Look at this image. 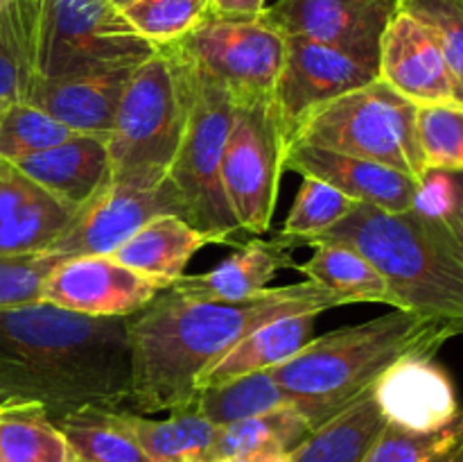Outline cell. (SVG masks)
I'll list each match as a JSON object with an SVG mask.
<instances>
[{
  "instance_id": "obj_10",
  "label": "cell",
  "mask_w": 463,
  "mask_h": 462,
  "mask_svg": "<svg viewBox=\"0 0 463 462\" xmlns=\"http://www.w3.org/2000/svg\"><path fill=\"white\" fill-rule=\"evenodd\" d=\"M283 152L285 139L271 102L235 104L222 159V186L235 222L247 236L269 231Z\"/></svg>"
},
{
  "instance_id": "obj_20",
  "label": "cell",
  "mask_w": 463,
  "mask_h": 462,
  "mask_svg": "<svg viewBox=\"0 0 463 462\" xmlns=\"http://www.w3.org/2000/svg\"><path fill=\"white\" fill-rule=\"evenodd\" d=\"M27 179L71 207L84 208L111 186L107 140L80 134L75 139L12 163Z\"/></svg>"
},
{
  "instance_id": "obj_39",
  "label": "cell",
  "mask_w": 463,
  "mask_h": 462,
  "mask_svg": "<svg viewBox=\"0 0 463 462\" xmlns=\"http://www.w3.org/2000/svg\"><path fill=\"white\" fill-rule=\"evenodd\" d=\"M267 9V0H211L208 14L226 18H256Z\"/></svg>"
},
{
  "instance_id": "obj_23",
  "label": "cell",
  "mask_w": 463,
  "mask_h": 462,
  "mask_svg": "<svg viewBox=\"0 0 463 462\" xmlns=\"http://www.w3.org/2000/svg\"><path fill=\"white\" fill-rule=\"evenodd\" d=\"M317 317L319 315L315 313H306V315L280 317V320L260 326L244 340H240L222 361L208 367L197 379L194 390L226 383V380L253 374V371L271 370V367L289 361L315 340Z\"/></svg>"
},
{
  "instance_id": "obj_27",
  "label": "cell",
  "mask_w": 463,
  "mask_h": 462,
  "mask_svg": "<svg viewBox=\"0 0 463 462\" xmlns=\"http://www.w3.org/2000/svg\"><path fill=\"white\" fill-rule=\"evenodd\" d=\"M122 421L152 462H206L217 430L193 408L172 412L167 419H149L122 408Z\"/></svg>"
},
{
  "instance_id": "obj_13",
  "label": "cell",
  "mask_w": 463,
  "mask_h": 462,
  "mask_svg": "<svg viewBox=\"0 0 463 462\" xmlns=\"http://www.w3.org/2000/svg\"><path fill=\"white\" fill-rule=\"evenodd\" d=\"M161 216L184 217V204L170 179L156 188L111 184L86 204L71 229L50 247L61 256H111L147 222Z\"/></svg>"
},
{
  "instance_id": "obj_43",
  "label": "cell",
  "mask_w": 463,
  "mask_h": 462,
  "mask_svg": "<svg viewBox=\"0 0 463 462\" xmlns=\"http://www.w3.org/2000/svg\"><path fill=\"white\" fill-rule=\"evenodd\" d=\"M5 109H7V102H5V100H0V122H3V116H5Z\"/></svg>"
},
{
  "instance_id": "obj_32",
  "label": "cell",
  "mask_w": 463,
  "mask_h": 462,
  "mask_svg": "<svg viewBox=\"0 0 463 462\" xmlns=\"http://www.w3.org/2000/svg\"><path fill=\"white\" fill-rule=\"evenodd\" d=\"M357 204L360 202L346 197L326 181L317 179V177H303L292 211L276 238L288 249L307 245L310 240L319 238L330 226L342 222Z\"/></svg>"
},
{
  "instance_id": "obj_41",
  "label": "cell",
  "mask_w": 463,
  "mask_h": 462,
  "mask_svg": "<svg viewBox=\"0 0 463 462\" xmlns=\"http://www.w3.org/2000/svg\"><path fill=\"white\" fill-rule=\"evenodd\" d=\"M289 453H253V456H240L229 457L222 462H288Z\"/></svg>"
},
{
  "instance_id": "obj_35",
  "label": "cell",
  "mask_w": 463,
  "mask_h": 462,
  "mask_svg": "<svg viewBox=\"0 0 463 462\" xmlns=\"http://www.w3.org/2000/svg\"><path fill=\"white\" fill-rule=\"evenodd\" d=\"M416 130L428 170L463 172L461 104H423L416 116Z\"/></svg>"
},
{
  "instance_id": "obj_15",
  "label": "cell",
  "mask_w": 463,
  "mask_h": 462,
  "mask_svg": "<svg viewBox=\"0 0 463 462\" xmlns=\"http://www.w3.org/2000/svg\"><path fill=\"white\" fill-rule=\"evenodd\" d=\"M373 397L387 424L407 430H439L463 417L455 383L434 356L398 361L373 385Z\"/></svg>"
},
{
  "instance_id": "obj_28",
  "label": "cell",
  "mask_w": 463,
  "mask_h": 462,
  "mask_svg": "<svg viewBox=\"0 0 463 462\" xmlns=\"http://www.w3.org/2000/svg\"><path fill=\"white\" fill-rule=\"evenodd\" d=\"M310 433L312 426L306 417L297 408L285 406L265 415L217 426L206 462H222L253 453H292Z\"/></svg>"
},
{
  "instance_id": "obj_16",
  "label": "cell",
  "mask_w": 463,
  "mask_h": 462,
  "mask_svg": "<svg viewBox=\"0 0 463 462\" xmlns=\"http://www.w3.org/2000/svg\"><path fill=\"white\" fill-rule=\"evenodd\" d=\"M283 170L317 177L355 202L389 213H407L416 207L420 184L393 168L335 149L307 143H289L283 152Z\"/></svg>"
},
{
  "instance_id": "obj_36",
  "label": "cell",
  "mask_w": 463,
  "mask_h": 462,
  "mask_svg": "<svg viewBox=\"0 0 463 462\" xmlns=\"http://www.w3.org/2000/svg\"><path fill=\"white\" fill-rule=\"evenodd\" d=\"M208 9L211 0H136L122 14L149 43L167 45L203 21Z\"/></svg>"
},
{
  "instance_id": "obj_6",
  "label": "cell",
  "mask_w": 463,
  "mask_h": 462,
  "mask_svg": "<svg viewBox=\"0 0 463 462\" xmlns=\"http://www.w3.org/2000/svg\"><path fill=\"white\" fill-rule=\"evenodd\" d=\"M416 116L419 104L378 77L307 113L289 143L317 145L383 163L420 184L428 166L420 152Z\"/></svg>"
},
{
  "instance_id": "obj_24",
  "label": "cell",
  "mask_w": 463,
  "mask_h": 462,
  "mask_svg": "<svg viewBox=\"0 0 463 462\" xmlns=\"http://www.w3.org/2000/svg\"><path fill=\"white\" fill-rule=\"evenodd\" d=\"M384 424L387 419L371 388L339 415L312 430L289 453L288 462H362Z\"/></svg>"
},
{
  "instance_id": "obj_31",
  "label": "cell",
  "mask_w": 463,
  "mask_h": 462,
  "mask_svg": "<svg viewBox=\"0 0 463 462\" xmlns=\"http://www.w3.org/2000/svg\"><path fill=\"white\" fill-rule=\"evenodd\" d=\"M285 406H289V401L271 379L269 370H262L197 390L190 408L213 426H226Z\"/></svg>"
},
{
  "instance_id": "obj_12",
  "label": "cell",
  "mask_w": 463,
  "mask_h": 462,
  "mask_svg": "<svg viewBox=\"0 0 463 462\" xmlns=\"http://www.w3.org/2000/svg\"><path fill=\"white\" fill-rule=\"evenodd\" d=\"M401 0H276L265 18L283 36H306L378 68L380 45Z\"/></svg>"
},
{
  "instance_id": "obj_2",
  "label": "cell",
  "mask_w": 463,
  "mask_h": 462,
  "mask_svg": "<svg viewBox=\"0 0 463 462\" xmlns=\"http://www.w3.org/2000/svg\"><path fill=\"white\" fill-rule=\"evenodd\" d=\"M129 394L127 317L45 302L0 308V406L41 403L57 421L89 406L120 410Z\"/></svg>"
},
{
  "instance_id": "obj_26",
  "label": "cell",
  "mask_w": 463,
  "mask_h": 462,
  "mask_svg": "<svg viewBox=\"0 0 463 462\" xmlns=\"http://www.w3.org/2000/svg\"><path fill=\"white\" fill-rule=\"evenodd\" d=\"M41 0H12L0 9V100L7 104L30 102L39 77Z\"/></svg>"
},
{
  "instance_id": "obj_45",
  "label": "cell",
  "mask_w": 463,
  "mask_h": 462,
  "mask_svg": "<svg viewBox=\"0 0 463 462\" xmlns=\"http://www.w3.org/2000/svg\"><path fill=\"white\" fill-rule=\"evenodd\" d=\"M455 462H463V451L459 453V457H457V460Z\"/></svg>"
},
{
  "instance_id": "obj_46",
  "label": "cell",
  "mask_w": 463,
  "mask_h": 462,
  "mask_svg": "<svg viewBox=\"0 0 463 462\" xmlns=\"http://www.w3.org/2000/svg\"><path fill=\"white\" fill-rule=\"evenodd\" d=\"M0 462H3V460H0Z\"/></svg>"
},
{
  "instance_id": "obj_38",
  "label": "cell",
  "mask_w": 463,
  "mask_h": 462,
  "mask_svg": "<svg viewBox=\"0 0 463 462\" xmlns=\"http://www.w3.org/2000/svg\"><path fill=\"white\" fill-rule=\"evenodd\" d=\"M63 258L52 252L0 256V308L41 302L43 281Z\"/></svg>"
},
{
  "instance_id": "obj_19",
  "label": "cell",
  "mask_w": 463,
  "mask_h": 462,
  "mask_svg": "<svg viewBox=\"0 0 463 462\" xmlns=\"http://www.w3.org/2000/svg\"><path fill=\"white\" fill-rule=\"evenodd\" d=\"M134 71L136 66L39 80L27 104H34L77 134L107 140Z\"/></svg>"
},
{
  "instance_id": "obj_17",
  "label": "cell",
  "mask_w": 463,
  "mask_h": 462,
  "mask_svg": "<svg viewBox=\"0 0 463 462\" xmlns=\"http://www.w3.org/2000/svg\"><path fill=\"white\" fill-rule=\"evenodd\" d=\"M378 77L419 107L459 104L437 39L402 9L383 36Z\"/></svg>"
},
{
  "instance_id": "obj_5",
  "label": "cell",
  "mask_w": 463,
  "mask_h": 462,
  "mask_svg": "<svg viewBox=\"0 0 463 462\" xmlns=\"http://www.w3.org/2000/svg\"><path fill=\"white\" fill-rule=\"evenodd\" d=\"M190 109L188 66L167 45L131 72L107 139L111 184L156 188L176 157Z\"/></svg>"
},
{
  "instance_id": "obj_34",
  "label": "cell",
  "mask_w": 463,
  "mask_h": 462,
  "mask_svg": "<svg viewBox=\"0 0 463 462\" xmlns=\"http://www.w3.org/2000/svg\"><path fill=\"white\" fill-rule=\"evenodd\" d=\"M80 136L34 104H7L0 122V159L7 163L39 154Z\"/></svg>"
},
{
  "instance_id": "obj_40",
  "label": "cell",
  "mask_w": 463,
  "mask_h": 462,
  "mask_svg": "<svg viewBox=\"0 0 463 462\" xmlns=\"http://www.w3.org/2000/svg\"><path fill=\"white\" fill-rule=\"evenodd\" d=\"M452 175H455L457 184V199L450 216L441 222L443 226H446L448 236L452 238V243L457 245V249H459V254L463 256V172H452Z\"/></svg>"
},
{
  "instance_id": "obj_44",
  "label": "cell",
  "mask_w": 463,
  "mask_h": 462,
  "mask_svg": "<svg viewBox=\"0 0 463 462\" xmlns=\"http://www.w3.org/2000/svg\"><path fill=\"white\" fill-rule=\"evenodd\" d=\"M9 3H12V0H0V9H3L5 5H9Z\"/></svg>"
},
{
  "instance_id": "obj_4",
  "label": "cell",
  "mask_w": 463,
  "mask_h": 462,
  "mask_svg": "<svg viewBox=\"0 0 463 462\" xmlns=\"http://www.w3.org/2000/svg\"><path fill=\"white\" fill-rule=\"evenodd\" d=\"M319 243L348 245L364 254L392 288L398 311L463 326V256L441 220L416 208L389 213L360 202L307 245Z\"/></svg>"
},
{
  "instance_id": "obj_8",
  "label": "cell",
  "mask_w": 463,
  "mask_h": 462,
  "mask_svg": "<svg viewBox=\"0 0 463 462\" xmlns=\"http://www.w3.org/2000/svg\"><path fill=\"white\" fill-rule=\"evenodd\" d=\"M156 45L111 0H41L36 63L41 80L134 68Z\"/></svg>"
},
{
  "instance_id": "obj_18",
  "label": "cell",
  "mask_w": 463,
  "mask_h": 462,
  "mask_svg": "<svg viewBox=\"0 0 463 462\" xmlns=\"http://www.w3.org/2000/svg\"><path fill=\"white\" fill-rule=\"evenodd\" d=\"M80 213L0 159V256L50 252Z\"/></svg>"
},
{
  "instance_id": "obj_33",
  "label": "cell",
  "mask_w": 463,
  "mask_h": 462,
  "mask_svg": "<svg viewBox=\"0 0 463 462\" xmlns=\"http://www.w3.org/2000/svg\"><path fill=\"white\" fill-rule=\"evenodd\" d=\"M463 451V417L439 430L384 424L362 462H455Z\"/></svg>"
},
{
  "instance_id": "obj_22",
  "label": "cell",
  "mask_w": 463,
  "mask_h": 462,
  "mask_svg": "<svg viewBox=\"0 0 463 462\" xmlns=\"http://www.w3.org/2000/svg\"><path fill=\"white\" fill-rule=\"evenodd\" d=\"M211 243L181 216H161L136 231L111 256L147 279L172 285L185 274L190 258Z\"/></svg>"
},
{
  "instance_id": "obj_42",
  "label": "cell",
  "mask_w": 463,
  "mask_h": 462,
  "mask_svg": "<svg viewBox=\"0 0 463 462\" xmlns=\"http://www.w3.org/2000/svg\"><path fill=\"white\" fill-rule=\"evenodd\" d=\"M113 5H116V7H120V9H125V7H129L131 3H136V0H111Z\"/></svg>"
},
{
  "instance_id": "obj_25",
  "label": "cell",
  "mask_w": 463,
  "mask_h": 462,
  "mask_svg": "<svg viewBox=\"0 0 463 462\" xmlns=\"http://www.w3.org/2000/svg\"><path fill=\"white\" fill-rule=\"evenodd\" d=\"M312 256L297 263L294 270L306 274L307 281L339 294L346 303H387L396 308L392 288L373 267V263L357 249L339 243L312 245Z\"/></svg>"
},
{
  "instance_id": "obj_30",
  "label": "cell",
  "mask_w": 463,
  "mask_h": 462,
  "mask_svg": "<svg viewBox=\"0 0 463 462\" xmlns=\"http://www.w3.org/2000/svg\"><path fill=\"white\" fill-rule=\"evenodd\" d=\"M77 462H152L136 444L120 410L89 406L57 419Z\"/></svg>"
},
{
  "instance_id": "obj_21",
  "label": "cell",
  "mask_w": 463,
  "mask_h": 462,
  "mask_svg": "<svg viewBox=\"0 0 463 462\" xmlns=\"http://www.w3.org/2000/svg\"><path fill=\"white\" fill-rule=\"evenodd\" d=\"M292 249L274 240H244L235 254L203 274L181 276L167 285L172 293L188 299H215V302H238L262 293L280 270L294 267Z\"/></svg>"
},
{
  "instance_id": "obj_29",
  "label": "cell",
  "mask_w": 463,
  "mask_h": 462,
  "mask_svg": "<svg viewBox=\"0 0 463 462\" xmlns=\"http://www.w3.org/2000/svg\"><path fill=\"white\" fill-rule=\"evenodd\" d=\"M0 460L77 462V457L66 435L41 403H3Z\"/></svg>"
},
{
  "instance_id": "obj_7",
  "label": "cell",
  "mask_w": 463,
  "mask_h": 462,
  "mask_svg": "<svg viewBox=\"0 0 463 462\" xmlns=\"http://www.w3.org/2000/svg\"><path fill=\"white\" fill-rule=\"evenodd\" d=\"M185 66L190 77L188 122L165 179L179 193L188 225L213 243H238L249 236L235 222L222 186V159L233 122V98L215 77L188 62Z\"/></svg>"
},
{
  "instance_id": "obj_37",
  "label": "cell",
  "mask_w": 463,
  "mask_h": 462,
  "mask_svg": "<svg viewBox=\"0 0 463 462\" xmlns=\"http://www.w3.org/2000/svg\"><path fill=\"white\" fill-rule=\"evenodd\" d=\"M401 9L437 39L463 107V0H401Z\"/></svg>"
},
{
  "instance_id": "obj_1",
  "label": "cell",
  "mask_w": 463,
  "mask_h": 462,
  "mask_svg": "<svg viewBox=\"0 0 463 462\" xmlns=\"http://www.w3.org/2000/svg\"><path fill=\"white\" fill-rule=\"evenodd\" d=\"M348 306L312 281L265 288L238 302L188 299L161 290L127 317L131 349V412H179L193 406L199 376L240 340L280 317L321 315Z\"/></svg>"
},
{
  "instance_id": "obj_3",
  "label": "cell",
  "mask_w": 463,
  "mask_h": 462,
  "mask_svg": "<svg viewBox=\"0 0 463 462\" xmlns=\"http://www.w3.org/2000/svg\"><path fill=\"white\" fill-rule=\"evenodd\" d=\"M457 335H463L457 322L393 308L375 320L315 338L269 374L315 430L369 392L398 361L437 356Z\"/></svg>"
},
{
  "instance_id": "obj_11",
  "label": "cell",
  "mask_w": 463,
  "mask_h": 462,
  "mask_svg": "<svg viewBox=\"0 0 463 462\" xmlns=\"http://www.w3.org/2000/svg\"><path fill=\"white\" fill-rule=\"evenodd\" d=\"M373 80H378V68L342 50L306 36H285L283 68L271 98L285 145L307 113Z\"/></svg>"
},
{
  "instance_id": "obj_9",
  "label": "cell",
  "mask_w": 463,
  "mask_h": 462,
  "mask_svg": "<svg viewBox=\"0 0 463 462\" xmlns=\"http://www.w3.org/2000/svg\"><path fill=\"white\" fill-rule=\"evenodd\" d=\"M167 48L224 84L235 104L271 102L283 68L285 36L265 14L256 18L206 14Z\"/></svg>"
},
{
  "instance_id": "obj_14",
  "label": "cell",
  "mask_w": 463,
  "mask_h": 462,
  "mask_svg": "<svg viewBox=\"0 0 463 462\" xmlns=\"http://www.w3.org/2000/svg\"><path fill=\"white\" fill-rule=\"evenodd\" d=\"M165 288L113 256H71L43 281L41 302L81 315L129 317Z\"/></svg>"
}]
</instances>
